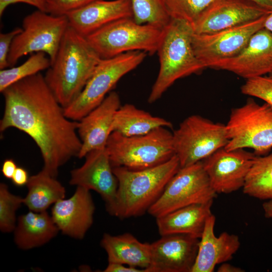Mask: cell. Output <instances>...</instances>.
Here are the masks:
<instances>
[{
    "label": "cell",
    "mask_w": 272,
    "mask_h": 272,
    "mask_svg": "<svg viewBox=\"0 0 272 272\" xmlns=\"http://www.w3.org/2000/svg\"><path fill=\"white\" fill-rule=\"evenodd\" d=\"M4 112L0 131L17 128L40 150L43 169L56 177L58 169L79 155V121L68 118L41 73L9 86L2 92Z\"/></svg>",
    "instance_id": "6da1fadb"
},
{
    "label": "cell",
    "mask_w": 272,
    "mask_h": 272,
    "mask_svg": "<svg viewBox=\"0 0 272 272\" xmlns=\"http://www.w3.org/2000/svg\"><path fill=\"white\" fill-rule=\"evenodd\" d=\"M101 59L86 38L69 26L44 76L64 108L80 94Z\"/></svg>",
    "instance_id": "7a4b0ae2"
},
{
    "label": "cell",
    "mask_w": 272,
    "mask_h": 272,
    "mask_svg": "<svg viewBox=\"0 0 272 272\" xmlns=\"http://www.w3.org/2000/svg\"><path fill=\"white\" fill-rule=\"evenodd\" d=\"M180 168L176 155L165 163L148 169L133 170L113 167L118 188L115 202L109 214L124 219L148 212Z\"/></svg>",
    "instance_id": "3957f363"
},
{
    "label": "cell",
    "mask_w": 272,
    "mask_h": 272,
    "mask_svg": "<svg viewBox=\"0 0 272 272\" xmlns=\"http://www.w3.org/2000/svg\"><path fill=\"white\" fill-rule=\"evenodd\" d=\"M193 33L190 23L173 18L162 29L157 51L160 69L148 99L149 103L160 99L177 80L205 69L193 49Z\"/></svg>",
    "instance_id": "277c9868"
},
{
    "label": "cell",
    "mask_w": 272,
    "mask_h": 272,
    "mask_svg": "<svg viewBox=\"0 0 272 272\" xmlns=\"http://www.w3.org/2000/svg\"><path fill=\"white\" fill-rule=\"evenodd\" d=\"M161 127L144 135L126 137L113 131L106 145L113 167L139 170L156 166L175 155L173 132Z\"/></svg>",
    "instance_id": "5b68a950"
},
{
    "label": "cell",
    "mask_w": 272,
    "mask_h": 272,
    "mask_svg": "<svg viewBox=\"0 0 272 272\" xmlns=\"http://www.w3.org/2000/svg\"><path fill=\"white\" fill-rule=\"evenodd\" d=\"M146 55L145 51H133L102 58L80 94L64 108L65 116L80 121L98 106L118 81L139 65Z\"/></svg>",
    "instance_id": "8992f818"
},
{
    "label": "cell",
    "mask_w": 272,
    "mask_h": 272,
    "mask_svg": "<svg viewBox=\"0 0 272 272\" xmlns=\"http://www.w3.org/2000/svg\"><path fill=\"white\" fill-rule=\"evenodd\" d=\"M162 29L148 24H138L133 18H125L106 25L86 38L101 58L133 51L153 55L157 51Z\"/></svg>",
    "instance_id": "52a82bcc"
},
{
    "label": "cell",
    "mask_w": 272,
    "mask_h": 272,
    "mask_svg": "<svg viewBox=\"0 0 272 272\" xmlns=\"http://www.w3.org/2000/svg\"><path fill=\"white\" fill-rule=\"evenodd\" d=\"M226 127L227 150L250 148L264 156L272 149V106L267 103L260 105L249 98L231 110Z\"/></svg>",
    "instance_id": "ba28073f"
},
{
    "label": "cell",
    "mask_w": 272,
    "mask_h": 272,
    "mask_svg": "<svg viewBox=\"0 0 272 272\" xmlns=\"http://www.w3.org/2000/svg\"><path fill=\"white\" fill-rule=\"evenodd\" d=\"M69 26L66 16H54L38 10L27 15L22 21V31L13 40L8 57L9 67L23 56L38 52L47 54L51 65Z\"/></svg>",
    "instance_id": "9c48e42d"
},
{
    "label": "cell",
    "mask_w": 272,
    "mask_h": 272,
    "mask_svg": "<svg viewBox=\"0 0 272 272\" xmlns=\"http://www.w3.org/2000/svg\"><path fill=\"white\" fill-rule=\"evenodd\" d=\"M173 140L180 168L205 160L229 142L226 124L199 115L183 120L173 132Z\"/></svg>",
    "instance_id": "30bf717a"
},
{
    "label": "cell",
    "mask_w": 272,
    "mask_h": 272,
    "mask_svg": "<svg viewBox=\"0 0 272 272\" xmlns=\"http://www.w3.org/2000/svg\"><path fill=\"white\" fill-rule=\"evenodd\" d=\"M217 194L199 161L180 168L148 213L156 219L184 207L214 200Z\"/></svg>",
    "instance_id": "8fae6325"
},
{
    "label": "cell",
    "mask_w": 272,
    "mask_h": 272,
    "mask_svg": "<svg viewBox=\"0 0 272 272\" xmlns=\"http://www.w3.org/2000/svg\"><path fill=\"white\" fill-rule=\"evenodd\" d=\"M268 14L214 33H193L192 45L196 57L206 68L212 62L236 56L245 47L252 35L264 28Z\"/></svg>",
    "instance_id": "7c38bea8"
},
{
    "label": "cell",
    "mask_w": 272,
    "mask_h": 272,
    "mask_svg": "<svg viewBox=\"0 0 272 272\" xmlns=\"http://www.w3.org/2000/svg\"><path fill=\"white\" fill-rule=\"evenodd\" d=\"M244 149L221 148L202 160L211 185L217 194H228L243 188L256 157Z\"/></svg>",
    "instance_id": "4fadbf2b"
},
{
    "label": "cell",
    "mask_w": 272,
    "mask_h": 272,
    "mask_svg": "<svg viewBox=\"0 0 272 272\" xmlns=\"http://www.w3.org/2000/svg\"><path fill=\"white\" fill-rule=\"evenodd\" d=\"M84 158V164L71 171L69 183L97 192L110 213L115 202L118 181L106 147L92 150Z\"/></svg>",
    "instance_id": "5bb4252c"
},
{
    "label": "cell",
    "mask_w": 272,
    "mask_h": 272,
    "mask_svg": "<svg viewBox=\"0 0 272 272\" xmlns=\"http://www.w3.org/2000/svg\"><path fill=\"white\" fill-rule=\"evenodd\" d=\"M207 67L227 71L246 80L272 72V33L263 28L235 56L212 62Z\"/></svg>",
    "instance_id": "9a60e30c"
},
{
    "label": "cell",
    "mask_w": 272,
    "mask_h": 272,
    "mask_svg": "<svg viewBox=\"0 0 272 272\" xmlns=\"http://www.w3.org/2000/svg\"><path fill=\"white\" fill-rule=\"evenodd\" d=\"M269 12L250 0H217L191 26L194 33H212L255 20Z\"/></svg>",
    "instance_id": "2e32d148"
},
{
    "label": "cell",
    "mask_w": 272,
    "mask_h": 272,
    "mask_svg": "<svg viewBox=\"0 0 272 272\" xmlns=\"http://www.w3.org/2000/svg\"><path fill=\"white\" fill-rule=\"evenodd\" d=\"M199 239L187 234L162 236L151 244L148 272H191Z\"/></svg>",
    "instance_id": "e0dca14e"
},
{
    "label": "cell",
    "mask_w": 272,
    "mask_h": 272,
    "mask_svg": "<svg viewBox=\"0 0 272 272\" xmlns=\"http://www.w3.org/2000/svg\"><path fill=\"white\" fill-rule=\"evenodd\" d=\"M95 211L90 190L77 186L72 196L53 204L51 216L63 234L82 239L93 224Z\"/></svg>",
    "instance_id": "ac0fdd59"
},
{
    "label": "cell",
    "mask_w": 272,
    "mask_h": 272,
    "mask_svg": "<svg viewBox=\"0 0 272 272\" xmlns=\"http://www.w3.org/2000/svg\"><path fill=\"white\" fill-rule=\"evenodd\" d=\"M121 105L119 95L111 91L98 106L79 121L77 131L82 147L78 158H84L92 150L106 147L113 132L115 114Z\"/></svg>",
    "instance_id": "d6986e66"
},
{
    "label": "cell",
    "mask_w": 272,
    "mask_h": 272,
    "mask_svg": "<svg viewBox=\"0 0 272 272\" xmlns=\"http://www.w3.org/2000/svg\"><path fill=\"white\" fill-rule=\"evenodd\" d=\"M66 16L69 26L87 37L112 22L133 18V13L130 0H97Z\"/></svg>",
    "instance_id": "ffe728a7"
},
{
    "label": "cell",
    "mask_w": 272,
    "mask_h": 272,
    "mask_svg": "<svg viewBox=\"0 0 272 272\" xmlns=\"http://www.w3.org/2000/svg\"><path fill=\"white\" fill-rule=\"evenodd\" d=\"M216 217L207 219L200 238L196 260L191 272H212L217 264L232 259L240 246L239 237L224 232L218 236L214 233Z\"/></svg>",
    "instance_id": "44dd1931"
},
{
    "label": "cell",
    "mask_w": 272,
    "mask_h": 272,
    "mask_svg": "<svg viewBox=\"0 0 272 272\" xmlns=\"http://www.w3.org/2000/svg\"><path fill=\"white\" fill-rule=\"evenodd\" d=\"M213 200L184 207L156 218L161 236L187 234L200 239L208 218L212 214Z\"/></svg>",
    "instance_id": "7402d4cb"
},
{
    "label": "cell",
    "mask_w": 272,
    "mask_h": 272,
    "mask_svg": "<svg viewBox=\"0 0 272 272\" xmlns=\"http://www.w3.org/2000/svg\"><path fill=\"white\" fill-rule=\"evenodd\" d=\"M101 246L106 251L108 263H117L145 269L151 262V244L139 241L130 233L113 236L104 233Z\"/></svg>",
    "instance_id": "603a6c76"
},
{
    "label": "cell",
    "mask_w": 272,
    "mask_h": 272,
    "mask_svg": "<svg viewBox=\"0 0 272 272\" xmlns=\"http://www.w3.org/2000/svg\"><path fill=\"white\" fill-rule=\"evenodd\" d=\"M59 230L47 211H29L17 219L13 231L14 242L22 250L42 246L54 238Z\"/></svg>",
    "instance_id": "cb8c5ba5"
},
{
    "label": "cell",
    "mask_w": 272,
    "mask_h": 272,
    "mask_svg": "<svg viewBox=\"0 0 272 272\" xmlns=\"http://www.w3.org/2000/svg\"><path fill=\"white\" fill-rule=\"evenodd\" d=\"M172 127L168 120L152 115L131 104L121 105L116 112L112 130L126 137L147 134L159 127Z\"/></svg>",
    "instance_id": "d4e9b609"
},
{
    "label": "cell",
    "mask_w": 272,
    "mask_h": 272,
    "mask_svg": "<svg viewBox=\"0 0 272 272\" xmlns=\"http://www.w3.org/2000/svg\"><path fill=\"white\" fill-rule=\"evenodd\" d=\"M26 185L28 192L24 197L23 204L32 211H46L51 205L65 198L64 187L43 168L29 177Z\"/></svg>",
    "instance_id": "484cf974"
},
{
    "label": "cell",
    "mask_w": 272,
    "mask_h": 272,
    "mask_svg": "<svg viewBox=\"0 0 272 272\" xmlns=\"http://www.w3.org/2000/svg\"><path fill=\"white\" fill-rule=\"evenodd\" d=\"M242 189L251 197L272 200V153L256 156Z\"/></svg>",
    "instance_id": "4316f807"
},
{
    "label": "cell",
    "mask_w": 272,
    "mask_h": 272,
    "mask_svg": "<svg viewBox=\"0 0 272 272\" xmlns=\"http://www.w3.org/2000/svg\"><path fill=\"white\" fill-rule=\"evenodd\" d=\"M51 62L46 54L38 52L31 54L23 63L0 71V92L13 84L48 69Z\"/></svg>",
    "instance_id": "83f0119b"
},
{
    "label": "cell",
    "mask_w": 272,
    "mask_h": 272,
    "mask_svg": "<svg viewBox=\"0 0 272 272\" xmlns=\"http://www.w3.org/2000/svg\"><path fill=\"white\" fill-rule=\"evenodd\" d=\"M133 19L138 24H148L163 29L171 17L165 0H130Z\"/></svg>",
    "instance_id": "f1b7e54d"
},
{
    "label": "cell",
    "mask_w": 272,
    "mask_h": 272,
    "mask_svg": "<svg viewBox=\"0 0 272 272\" xmlns=\"http://www.w3.org/2000/svg\"><path fill=\"white\" fill-rule=\"evenodd\" d=\"M24 203V197L11 193L8 185L0 184V230L3 233L13 232L17 224L16 213Z\"/></svg>",
    "instance_id": "f546056e"
},
{
    "label": "cell",
    "mask_w": 272,
    "mask_h": 272,
    "mask_svg": "<svg viewBox=\"0 0 272 272\" xmlns=\"http://www.w3.org/2000/svg\"><path fill=\"white\" fill-rule=\"evenodd\" d=\"M216 1L165 0V3L171 18L183 20L192 24L203 11Z\"/></svg>",
    "instance_id": "4dcf8cb0"
},
{
    "label": "cell",
    "mask_w": 272,
    "mask_h": 272,
    "mask_svg": "<svg viewBox=\"0 0 272 272\" xmlns=\"http://www.w3.org/2000/svg\"><path fill=\"white\" fill-rule=\"evenodd\" d=\"M241 93L263 100L272 106V79L260 76L246 80L241 87Z\"/></svg>",
    "instance_id": "1f68e13d"
},
{
    "label": "cell",
    "mask_w": 272,
    "mask_h": 272,
    "mask_svg": "<svg viewBox=\"0 0 272 272\" xmlns=\"http://www.w3.org/2000/svg\"><path fill=\"white\" fill-rule=\"evenodd\" d=\"M97 0H47V13L54 16H66Z\"/></svg>",
    "instance_id": "d6a6232c"
},
{
    "label": "cell",
    "mask_w": 272,
    "mask_h": 272,
    "mask_svg": "<svg viewBox=\"0 0 272 272\" xmlns=\"http://www.w3.org/2000/svg\"><path fill=\"white\" fill-rule=\"evenodd\" d=\"M22 31V28L16 27L8 33L0 34V69L9 68L8 57L15 37Z\"/></svg>",
    "instance_id": "836d02e7"
},
{
    "label": "cell",
    "mask_w": 272,
    "mask_h": 272,
    "mask_svg": "<svg viewBox=\"0 0 272 272\" xmlns=\"http://www.w3.org/2000/svg\"><path fill=\"white\" fill-rule=\"evenodd\" d=\"M24 3L35 7L37 10L47 13V0H0V16L11 5Z\"/></svg>",
    "instance_id": "e575fe53"
},
{
    "label": "cell",
    "mask_w": 272,
    "mask_h": 272,
    "mask_svg": "<svg viewBox=\"0 0 272 272\" xmlns=\"http://www.w3.org/2000/svg\"><path fill=\"white\" fill-rule=\"evenodd\" d=\"M104 272H147L145 269L125 266V264L117 263H108Z\"/></svg>",
    "instance_id": "d590c367"
},
{
    "label": "cell",
    "mask_w": 272,
    "mask_h": 272,
    "mask_svg": "<svg viewBox=\"0 0 272 272\" xmlns=\"http://www.w3.org/2000/svg\"><path fill=\"white\" fill-rule=\"evenodd\" d=\"M29 177L28 173L25 168L18 167L11 179L15 185L20 187L27 185Z\"/></svg>",
    "instance_id": "8d00e7d4"
},
{
    "label": "cell",
    "mask_w": 272,
    "mask_h": 272,
    "mask_svg": "<svg viewBox=\"0 0 272 272\" xmlns=\"http://www.w3.org/2000/svg\"><path fill=\"white\" fill-rule=\"evenodd\" d=\"M17 167L14 160L7 159L3 163L2 172L6 178L12 179Z\"/></svg>",
    "instance_id": "74e56055"
},
{
    "label": "cell",
    "mask_w": 272,
    "mask_h": 272,
    "mask_svg": "<svg viewBox=\"0 0 272 272\" xmlns=\"http://www.w3.org/2000/svg\"><path fill=\"white\" fill-rule=\"evenodd\" d=\"M218 272H243L245 270L239 267L226 262L223 263L218 268Z\"/></svg>",
    "instance_id": "f35d334b"
},
{
    "label": "cell",
    "mask_w": 272,
    "mask_h": 272,
    "mask_svg": "<svg viewBox=\"0 0 272 272\" xmlns=\"http://www.w3.org/2000/svg\"><path fill=\"white\" fill-rule=\"evenodd\" d=\"M264 217L272 219V200L264 201L262 205Z\"/></svg>",
    "instance_id": "ab89813d"
},
{
    "label": "cell",
    "mask_w": 272,
    "mask_h": 272,
    "mask_svg": "<svg viewBox=\"0 0 272 272\" xmlns=\"http://www.w3.org/2000/svg\"><path fill=\"white\" fill-rule=\"evenodd\" d=\"M261 7L270 12L272 11V0H250Z\"/></svg>",
    "instance_id": "60d3db41"
},
{
    "label": "cell",
    "mask_w": 272,
    "mask_h": 272,
    "mask_svg": "<svg viewBox=\"0 0 272 272\" xmlns=\"http://www.w3.org/2000/svg\"><path fill=\"white\" fill-rule=\"evenodd\" d=\"M264 28L269 31L272 33V11L266 16L265 18Z\"/></svg>",
    "instance_id": "b9f144b4"
},
{
    "label": "cell",
    "mask_w": 272,
    "mask_h": 272,
    "mask_svg": "<svg viewBox=\"0 0 272 272\" xmlns=\"http://www.w3.org/2000/svg\"><path fill=\"white\" fill-rule=\"evenodd\" d=\"M268 76L272 79V72L269 74Z\"/></svg>",
    "instance_id": "7bdbcfd3"
},
{
    "label": "cell",
    "mask_w": 272,
    "mask_h": 272,
    "mask_svg": "<svg viewBox=\"0 0 272 272\" xmlns=\"http://www.w3.org/2000/svg\"><path fill=\"white\" fill-rule=\"evenodd\" d=\"M271 242H272V238H271Z\"/></svg>",
    "instance_id": "ee69618b"
}]
</instances>
